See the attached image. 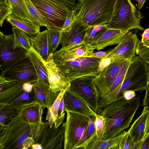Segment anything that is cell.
Segmentation results:
<instances>
[{
    "mask_svg": "<svg viewBox=\"0 0 149 149\" xmlns=\"http://www.w3.org/2000/svg\"><path fill=\"white\" fill-rule=\"evenodd\" d=\"M141 106L139 96L129 100L123 96L102 109L99 114L104 118L105 125L101 139L113 137L123 132L130 127Z\"/></svg>",
    "mask_w": 149,
    "mask_h": 149,
    "instance_id": "cell-1",
    "label": "cell"
},
{
    "mask_svg": "<svg viewBox=\"0 0 149 149\" xmlns=\"http://www.w3.org/2000/svg\"><path fill=\"white\" fill-rule=\"evenodd\" d=\"M149 85V64L138 56H135L130 61L122 83L99 100L98 110L101 111L117 98L123 96V93L125 91H142L145 90Z\"/></svg>",
    "mask_w": 149,
    "mask_h": 149,
    "instance_id": "cell-2",
    "label": "cell"
},
{
    "mask_svg": "<svg viewBox=\"0 0 149 149\" xmlns=\"http://www.w3.org/2000/svg\"><path fill=\"white\" fill-rule=\"evenodd\" d=\"M39 125L30 124L21 114L0 125V149L31 148Z\"/></svg>",
    "mask_w": 149,
    "mask_h": 149,
    "instance_id": "cell-3",
    "label": "cell"
},
{
    "mask_svg": "<svg viewBox=\"0 0 149 149\" xmlns=\"http://www.w3.org/2000/svg\"><path fill=\"white\" fill-rule=\"evenodd\" d=\"M116 0H78L76 19L88 27L107 24Z\"/></svg>",
    "mask_w": 149,
    "mask_h": 149,
    "instance_id": "cell-4",
    "label": "cell"
},
{
    "mask_svg": "<svg viewBox=\"0 0 149 149\" xmlns=\"http://www.w3.org/2000/svg\"><path fill=\"white\" fill-rule=\"evenodd\" d=\"M144 17L131 0H116L111 18L106 26L122 31L133 29L143 31L140 21Z\"/></svg>",
    "mask_w": 149,
    "mask_h": 149,
    "instance_id": "cell-5",
    "label": "cell"
},
{
    "mask_svg": "<svg viewBox=\"0 0 149 149\" xmlns=\"http://www.w3.org/2000/svg\"><path fill=\"white\" fill-rule=\"evenodd\" d=\"M65 124L64 149H80L86 141L90 117L67 110Z\"/></svg>",
    "mask_w": 149,
    "mask_h": 149,
    "instance_id": "cell-6",
    "label": "cell"
},
{
    "mask_svg": "<svg viewBox=\"0 0 149 149\" xmlns=\"http://www.w3.org/2000/svg\"><path fill=\"white\" fill-rule=\"evenodd\" d=\"M102 59L82 56L65 61H54L71 82L82 76H97L99 73L98 69Z\"/></svg>",
    "mask_w": 149,
    "mask_h": 149,
    "instance_id": "cell-7",
    "label": "cell"
},
{
    "mask_svg": "<svg viewBox=\"0 0 149 149\" xmlns=\"http://www.w3.org/2000/svg\"><path fill=\"white\" fill-rule=\"evenodd\" d=\"M93 76H84L70 82L69 88L72 92L82 99L89 107L97 113L100 96L94 82Z\"/></svg>",
    "mask_w": 149,
    "mask_h": 149,
    "instance_id": "cell-8",
    "label": "cell"
},
{
    "mask_svg": "<svg viewBox=\"0 0 149 149\" xmlns=\"http://www.w3.org/2000/svg\"><path fill=\"white\" fill-rule=\"evenodd\" d=\"M65 124L57 128L54 123L51 127L48 121L39 125L34 143H38L42 149H61L64 139Z\"/></svg>",
    "mask_w": 149,
    "mask_h": 149,
    "instance_id": "cell-9",
    "label": "cell"
},
{
    "mask_svg": "<svg viewBox=\"0 0 149 149\" xmlns=\"http://www.w3.org/2000/svg\"><path fill=\"white\" fill-rule=\"evenodd\" d=\"M28 52L14 41L13 34L0 32V69L1 71L27 56Z\"/></svg>",
    "mask_w": 149,
    "mask_h": 149,
    "instance_id": "cell-10",
    "label": "cell"
},
{
    "mask_svg": "<svg viewBox=\"0 0 149 149\" xmlns=\"http://www.w3.org/2000/svg\"><path fill=\"white\" fill-rule=\"evenodd\" d=\"M1 75L7 80L23 83H33L38 79L34 66L27 56L5 68L1 72Z\"/></svg>",
    "mask_w": 149,
    "mask_h": 149,
    "instance_id": "cell-11",
    "label": "cell"
},
{
    "mask_svg": "<svg viewBox=\"0 0 149 149\" xmlns=\"http://www.w3.org/2000/svg\"><path fill=\"white\" fill-rule=\"evenodd\" d=\"M40 13L56 28L61 29L68 11L65 5L53 0H30Z\"/></svg>",
    "mask_w": 149,
    "mask_h": 149,
    "instance_id": "cell-12",
    "label": "cell"
},
{
    "mask_svg": "<svg viewBox=\"0 0 149 149\" xmlns=\"http://www.w3.org/2000/svg\"><path fill=\"white\" fill-rule=\"evenodd\" d=\"M127 61L121 60L114 61L94 77L93 81L99 92L100 100L109 93L116 77Z\"/></svg>",
    "mask_w": 149,
    "mask_h": 149,
    "instance_id": "cell-13",
    "label": "cell"
},
{
    "mask_svg": "<svg viewBox=\"0 0 149 149\" xmlns=\"http://www.w3.org/2000/svg\"><path fill=\"white\" fill-rule=\"evenodd\" d=\"M139 40L136 33L129 31L114 48L107 52L105 57L109 58L112 63L121 60L130 61L135 56L136 49Z\"/></svg>",
    "mask_w": 149,
    "mask_h": 149,
    "instance_id": "cell-14",
    "label": "cell"
},
{
    "mask_svg": "<svg viewBox=\"0 0 149 149\" xmlns=\"http://www.w3.org/2000/svg\"><path fill=\"white\" fill-rule=\"evenodd\" d=\"M53 54L52 53L48 56L45 60V64L47 71L50 88L53 92L56 93L69 88L70 82L54 62Z\"/></svg>",
    "mask_w": 149,
    "mask_h": 149,
    "instance_id": "cell-15",
    "label": "cell"
},
{
    "mask_svg": "<svg viewBox=\"0 0 149 149\" xmlns=\"http://www.w3.org/2000/svg\"><path fill=\"white\" fill-rule=\"evenodd\" d=\"M88 27L77 19L68 29L63 31L61 40L62 48H68L85 44V35Z\"/></svg>",
    "mask_w": 149,
    "mask_h": 149,
    "instance_id": "cell-16",
    "label": "cell"
},
{
    "mask_svg": "<svg viewBox=\"0 0 149 149\" xmlns=\"http://www.w3.org/2000/svg\"><path fill=\"white\" fill-rule=\"evenodd\" d=\"M23 83L7 80L0 76V103H8L15 102L24 91Z\"/></svg>",
    "mask_w": 149,
    "mask_h": 149,
    "instance_id": "cell-17",
    "label": "cell"
},
{
    "mask_svg": "<svg viewBox=\"0 0 149 149\" xmlns=\"http://www.w3.org/2000/svg\"><path fill=\"white\" fill-rule=\"evenodd\" d=\"M63 97L65 105V111L67 110L88 117L94 116L96 113L82 99L71 91L69 88L65 90Z\"/></svg>",
    "mask_w": 149,
    "mask_h": 149,
    "instance_id": "cell-18",
    "label": "cell"
},
{
    "mask_svg": "<svg viewBox=\"0 0 149 149\" xmlns=\"http://www.w3.org/2000/svg\"><path fill=\"white\" fill-rule=\"evenodd\" d=\"M34 100L44 108L48 109L54 103L60 91L54 93L50 88L49 84L38 80L33 83Z\"/></svg>",
    "mask_w": 149,
    "mask_h": 149,
    "instance_id": "cell-19",
    "label": "cell"
},
{
    "mask_svg": "<svg viewBox=\"0 0 149 149\" xmlns=\"http://www.w3.org/2000/svg\"><path fill=\"white\" fill-rule=\"evenodd\" d=\"M129 31L107 27L98 39L88 45L91 49L97 50L103 49L109 46L118 45L124 35Z\"/></svg>",
    "mask_w": 149,
    "mask_h": 149,
    "instance_id": "cell-20",
    "label": "cell"
},
{
    "mask_svg": "<svg viewBox=\"0 0 149 149\" xmlns=\"http://www.w3.org/2000/svg\"><path fill=\"white\" fill-rule=\"evenodd\" d=\"M94 49L88 45H76L68 48H62L53 53V59L55 61H65L82 56L91 57Z\"/></svg>",
    "mask_w": 149,
    "mask_h": 149,
    "instance_id": "cell-21",
    "label": "cell"
},
{
    "mask_svg": "<svg viewBox=\"0 0 149 149\" xmlns=\"http://www.w3.org/2000/svg\"><path fill=\"white\" fill-rule=\"evenodd\" d=\"M42 107L39 103L34 100L24 102L21 115L30 124L39 125L42 122Z\"/></svg>",
    "mask_w": 149,
    "mask_h": 149,
    "instance_id": "cell-22",
    "label": "cell"
},
{
    "mask_svg": "<svg viewBox=\"0 0 149 149\" xmlns=\"http://www.w3.org/2000/svg\"><path fill=\"white\" fill-rule=\"evenodd\" d=\"M29 38L32 47L45 60L52 53L49 44L47 29Z\"/></svg>",
    "mask_w": 149,
    "mask_h": 149,
    "instance_id": "cell-23",
    "label": "cell"
},
{
    "mask_svg": "<svg viewBox=\"0 0 149 149\" xmlns=\"http://www.w3.org/2000/svg\"><path fill=\"white\" fill-rule=\"evenodd\" d=\"M149 114V111L144 107L141 115L135 120L128 131L134 143L143 140L146 120Z\"/></svg>",
    "mask_w": 149,
    "mask_h": 149,
    "instance_id": "cell-24",
    "label": "cell"
},
{
    "mask_svg": "<svg viewBox=\"0 0 149 149\" xmlns=\"http://www.w3.org/2000/svg\"><path fill=\"white\" fill-rule=\"evenodd\" d=\"M24 103H0V125L6 124L20 115Z\"/></svg>",
    "mask_w": 149,
    "mask_h": 149,
    "instance_id": "cell-25",
    "label": "cell"
},
{
    "mask_svg": "<svg viewBox=\"0 0 149 149\" xmlns=\"http://www.w3.org/2000/svg\"><path fill=\"white\" fill-rule=\"evenodd\" d=\"M6 20L12 26L25 31L30 37H33L40 32L41 26L34 21L20 19L13 14L8 16Z\"/></svg>",
    "mask_w": 149,
    "mask_h": 149,
    "instance_id": "cell-26",
    "label": "cell"
},
{
    "mask_svg": "<svg viewBox=\"0 0 149 149\" xmlns=\"http://www.w3.org/2000/svg\"><path fill=\"white\" fill-rule=\"evenodd\" d=\"M27 56L34 66L38 80L49 84L45 60L32 48L28 52Z\"/></svg>",
    "mask_w": 149,
    "mask_h": 149,
    "instance_id": "cell-27",
    "label": "cell"
},
{
    "mask_svg": "<svg viewBox=\"0 0 149 149\" xmlns=\"http://www.w3.org/2000/svg\"><path fill=\"white\" fill-rule=\"evenodd\" d=\"M125 131L118 136L106 139H97L88 149H122L123 139Z\"/></svg>",
    "mask_w": 149,
    "mask_h": 149,
    "instance_id": "cell-28",
    "label": "cell"
},
{
    "mask_svg": "<svg viewBox=\"0 0 149 149\" xmlns=\"http://www.w3.org/2000/svg\"><path fill=\"white\" fill-rule=\"evenodd\" d=\"M12 26L11 29L14 41L28 52L32 48L29 36L25 31L18 28L15 26Z\"/></svg>",
    "mask_w": 149,
    "mask_h": 149,
    "instance_id": "cell-29",
    "label": "cell"
},
{
    "mask_svg": "<svg viewBox=\"0 0 149 149\" xmlns=\"http://www.w3.org/2000/svg\"><path fill=\"white\" fill-rule=\"evenodd\" d=\"M8 1L13 6V15L21 19L33 21L22 0Z\"/></svg>",
    "mask_w": 149,
    "mask_h": 149,
    "instance_id": "cell-30",
    "label": "cell"
},
{
    "mask_svg": "<svg viewBox=\"0 0 149 149\" xmlns=\"http://www.w3.org/2000/svg\"><path fill=\"white\" fill-rule=\"evenodd\" d=\"M106 24L88 27L86 33L84 43L90 44L98 39L107 28Z\"/></svg>",
    "mask_w": 149,
    "mask_h": 149,
    "instance_id": "cell-31",
    "label": "cell"
},
{
    "mask_svg": "<svg viewBox=\"0 0 149 149\" xmlns=\"http://www.w3.org/2000/svg\"><path fill=\"white\" fill-rule=\"evenodd\" d=\"M66 90L62 89L61 91L54 103L49 108L47 109L45 120L49 123L50 127L52 126L58 116L59 105Z\"/></svg>",
    "mask_w": 149,
    "mask_h": 149,
    "instance_id": "cell-32",
    "label": "cell"
},
{
    "mask_svg": "<svg viewBox=\"0 0 149 149\" xmlns=\"http://www.w3.org/2000/svg\"><path fill=\"white\" fill-rule=\"evenodd\" d=\"M48 39L52 52L54 53L61 44L63 33L61 29L56 28H47Z\"/></svg>",
    "mask_w": 149,
    "mask_h": 149,
    "instance_id": "cell-33",
    "label": "cell"
},
{
    "mask_svg": "<svg viewBox=\"0 0 149 149\" xmlns=\"http://www.w3.org/2000/svg\"><path fill=\"white\" fill-rule=\"evenodd\" d=\"M95 120L94 116H90L86 140L82 149H88L89 147L97 139Z\"/></svg>",
    "mask_w": 149,
    "mask_h": 149,
    "instance_id": "cell-34",
    "label": "cell"
},
{
    "mask_svg": "<svg viewBox=\"0 0 149 149\" xmlns=\"http://www.w3.org/2000/svg\"><path fill=\"white\" fill-rule=\"evenodd\" d=\"M13 7L8 0H0V26H2L4 20L13 14Z\"/></svg>",
    "mask_w": 149,
    "mask_h": 149,
    "instance_id": "cell-35",
    "label": "cell"
},
{
    "mask_svg": "<svg viewBox=\"0 0 149 149\" xmlns=\"http://www.w3.org/2000/svg\"><path fill=\"white\" fill-rule=\"evenodd\" d=\"M136 53L145 62L149 64V47L144 45L141 40L137 43Z\"/></svg>",
    "mask_w": 149,
    "mask_h": 149,
    "instance_id": "cell-36",
    "label": "cell"
},
{
    "mask_svg": "<svg viewBox=\"0 0 149 149\" xmlns=\"http://www.w3.org/2000/svg\"><path fill=\"white\" fill-rule=\"evenodd\" d=\"M94 116L97 139H101L104 129L105 120L103 116L100 114L95 113Z\"/></svg>",
    "mask_w": 149,
    "mask_h": 149,
    "instance_id": "cell-37",
    "label": "cell"
},
{
    "mask_svg": "<svg viewBox=\"0 0 149 149\" xmlns=\"http://www.w3.org/2000/svg\"><path fill=\"white\" fill-rule=\"evenodd\" d=\"M77 10H68V11L66 18L61 30L62 31L68 29L77 20L76 13Z\"/></svg>",
    "mask_w": 149,
    "mask_h": 149,
    "instance_id": "cell-38",
    "label": "cell"
},
{
    "mask_svg": "<svg viewBox=\"0 0 149 149\" xmlns=\"http://www.w3.org/2000/svg\"><path fill=\"white\" fill-rule=\"evenodd\" d=\"M111 63V60L109 58L104 57L102 58L98 66V70L99 72L102 71Z\"/></svg>",
    "mask_w": 149,
    "mask_h": 149,
    "instance_id": "cell-39",
    "label": "cell"
},
{
    "mask_svg": "<svg viewBox=\"0 0 149 149\" xmlns=\"http://www.w3.org/2000/svg\"><path fill=\"white\" fill-rule=\"evenodd\" d=\"M145 90L146 93L143 100L142 105L149 111V85Z\"/></svg>",
    "mask_w": 149,
    "mask_h": 149,
    "instance_id": "cell-40",
    "label": "cell"
},
{
    "mask_svg": "<svg viewBox=\"0 0 149 149\" xmlns=\"http://www.w3.org/2000/svg\"><path fill=\"white\" fill-rule=\"evenodd\" d=\"M135 92L132 90H127L123 93L124 98L126 100H129L134 97L136 96Z\"/></svg>",
    "mask_w": 149,
    "mask_h": 149,
    "instance_id": "cell-41",
    "label": "cell"
},
{
    "mask_svg": "<svg viewBox=\"0 0 149 149\" xmlns=\"http://www.w3.org/2000/svg\"><path fill=\"white\" fill-rule=\"evenodd\" d=\"M65 113H64L61 115L58 116L54 123L56 128L60 126L62 124L65 118Z\"/></svg>",
    "mask_w": 149,
    "mask_h": 149,
    "instance_id": "cell-42",
    "label": "cell"
},
{
    "mask_svg": "<svg viewBox=\"0 0 149 149\" xmlns=\"http://www.w3.org/2000/svg\"><path fill=\"white\" fill-rule=\"evenodd\" d=\"M33 84L30 82L24 83L23 84V88L24 92L30 93L33 89Z\"/></svg>",
    "mask_w": 149,
    "mask_h": 149,
    "instance_id": "cell-43",
    "label": "cell"
},
{
    "mask_svg": "<svg viewBox=\"0 0 149 149\" xmlns=\"http://www.w3.org/2000/svg\"><path fill=\"white\" fill-rule=\"evenodd\" d=\"M107 53V52H105L102 51H100L93 52L91 56V57L102 58L106 56Z\"/></svg>",
    "mask_w": 149,
    "mask_h": 149,
    "instance_id": "cell-44",
    "label": "cell"
},
{
    "mask_svg": "<svg viewBox=\"0 0 149 149\" xmlns=\"http://www.w3.org/2000/svg\"><path fill=\"white\" fill-rule=\"evenodd\" d=\"M29 93L24 92L15 102H23V101H26L28 102H30Z\"/></svg>",
    "mask_w": 149,
    "mask_h": 149,
    "instance_id": "cell-45",
    "label": "cell"
},
{
    "mask_svg": "<svg viewBox=\"0 0 149 149\" xmlns=\"http://www.w3.org/2000/svg\"><path fill=\"white\" fill-rule=\"evenodd\" d=\"M139 149H149V136L142 140Z\"/></svg>",
    "mask_w": 149,
    "mask_h": 149,
    "instance_id": "cell-46",
    "label": "cell"
},
{
    "mask_svg": "<svg viewBox=\"0 0 149 149\" xmlns=\"http://www.w3.org/2000/svg\"><path fill=\"white\" fill-rule=\"evenodd\" d=\"M65 106L64 101L63 98V97L59 105L58 116H61L64 113Z\"/></svg>",
    "mask_w": 149,
    "mask_h": 149,
    "instance_id": "cell-47",
    "label": "cell"
},
{
    "mask_svg": "<svg viewBox=\"0 0 149 149\" xmlns=\"http://www.w3.org/2000/svg\"><path fill=\"white\" fill-rule=\"evenodd\" d=\"M141 41L142 42L149 38V28L144 31L141 35Z\"/></svg>",
    "mask_w": 149,
    "mask_h": 149,
    "instance_id": "cell-48",
    "label": "cell"
},
{
    "mask_svg": "<svg viewBox=\"0 0 149 149\" xmlns=\"http://www.w3.org/2000/svg\"><path fill=\"white\" fill-rule=\"evenodd\" d=\"M149 136V114L146 120L144 139Z\"/></svg>",
    "mask_w": 149,
    "mask_h": 149,
    "instance_id": "cell-49",
    "label": "cell"
},
{
    "mask_svg": "<svg viewBox=\"0 0 149 149\" xmlns=\"http://www.w3.org/2000/svg\"><path fill=\"white\" fill-rule=\"evenodd\" d=\"M67 6L70 3L71 0H53Z\"/></svg>",
    "mask_w": 149,
    "mask_h": 149,
    "instance_id": "cell-50",
    "label": "cell"
},
{
    "mask_svg": "<svg viewBox=\"0 0 149 149\" xmlns=\"http://www.w3.org/2000/svg\"><path fill=\"white\" fill-rule=\"evenodd\" d=\"M133 0H131L132 1ZM136 1L138 3L137 7L139 10H140L142 8L146 0H134Z\"/></svg>",
    "mask_w": 149,
    "mask_h": 149,
    "instance_id": "cell-51",
    "label": "cell"
},
{
    "mask_svg": "<svg viewBox=\"0 0 149 149\" xmlns=\"http://www.w3.org/2000/svg\"><path fill=\"white\" fill-rule=\"evenodd\" d=\"M32 149H42L41 146L38 143H34L33 144L31 148Z\"/></svg>",
    "mask_w": 149,
    "mask_h": 149,
    "instance_id": "cell-52",
    "label": "cell"
},
{
    "mask_svg": "<svg viewBox=\"0 0 149 149\" xmlns=\"http://www.w3.org/2000/svg\"><path fill=\"white\" fill-rule=\"evenodd\" d=\"M142 43L144 45L147 47H149V38Z\"/></svg>",
    "mask_w": 149,
    "mask_h": 149,
    "instance_id": "cell-53",
    "label": "cell"
}]
</instances>
